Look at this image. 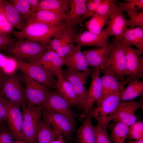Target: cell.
Masks as SVG:
<instances>
[{
  "mask_svg": "<svg viewBox=\"0 0 143 143\" xmlns=\"http://www.w3.org/2000/svg\"><path fill=\"white\" fill-rule=\"evenodd\" d=\"M5 128L2 126V124H0V131Z\"/></svg>",
  "mask_w": 143,
  "mask_h": 143,
  "instance_id": "cell-52",
  "label": "cell"
},
{
  "mask_svg": "<svg viewBox=\"0 0 143 143\" xmlns=\"http://www.w3.org/2000/svg\"><path fill=\"white\" fill-rule=\"evenodd\" d=\"M32 63L36 64L57 77L62 76V66L64 65V58L56 52L48 50Z\"/></svg>",
  "mask_w": 143,
  "mask_h": 143,
  "instance_id": "cell-17",
  "label": "cell"
},
{
  "mask_svg": "<svg viewBox=\"0 0 143 143\" xmlns=\"http://www.w3.org/2000/svg\"><path fill=\"white\" fill-rule=\"evenodd\" d=\"M28 1L29 3L31 10L32 16L34 13L35 10L39 3L40 0H28Z\"/></svg>",
  "mask_w": 143,
  "mask_h": 143,
  "instance_id": "cell-47",
  "label": "cell"
},
{
  "mask_svg": "<svg viewBox=\"0 0 143 143\" xmlns=\"http://www.w3.org/2000/svg\"><path fill=\"white\" fill-rule=\"evenodd\" d=\"M42 105L44 109L61 114L71 120H75V113L70 108L66 101L57 91H51Z\"/></svg>",
  "mask_w": 143,
  "mask_h": 143,
  "instance_id": "cell-16",
  "label": "cell"
},
{
  "mask_svg": "<svg viewBox=\"0 0 143 143\" xmlns=\"http://www.w3.org/2000/svg\"><path fill=\"white\" fill-rule=\"evenodd\" d=\"M64 19V17L51 11L41 10L34 13L27 23L36 21L53 26H59L64 23L65 22L63 21Z\"/></svg>",
  "mask_w": 143,
  "mask_h": 143,
  "instance_id": "cell-27",
  "label": "cell"
},
{
  "mask_svg": "<svg viewBox=\"0 0 143 143\" xmlns=\"http://www.w3.org/2000/svg\"><path fill=\"white\" fill-rule=\"evenodd\" d=\"M5 13L8 20L14 28L22 30L26 24L10 0H3Z\"/></svg>",
  "mask_w": 143,
  "mask_h": 143,
  "instance_id": "cell-29",
  "label": "cell"
},
{
  "mask_svg": "<svg viewBox=\"0 0 143 143\" xmlns=\"http://www.w3.org/2000/svg\"><path fill=\"white\" fill-rule=\"evenodd\" d=\"M7 111L6 108L0 98V124L6 121Z\"/></svg>",
  "mask_w": 143,
  "mask_h": 143,
  "instance_id": "cell-46",
  "label": "cell"
},
{
  "mask_svg": "<svg viewBox=\"0 0 143 143\" xmlns=\"http://www.w3.org/2000/svg\"><path fill=\"white\" fill-rule=\"evenodd\" d=\"M57 91L68 103L69 106L79 107L78 98L73 86L62 76L57 78L55 84Z\"/></svg>",
  "mask_w": 143,
  "mask_h": 143,
  "instance_id": "cell-23",
  "label": "cell"
},
{
  "mask_svg": "<svg viewBox=\"0 0 143 143\" xmlns=\"http://www.w3.org/2000/svg\"><path fill=\"white\" fill-rule=\"evenodd\" d=\"M109 17V12L106 14L100 15L95 14L85 23L88 31L96 34L100 33L106 25Z\"/></svg>",
  "mask_w": 143,
  "mask_h": 143,
  "instance_id": "cell-31",
  "label": "cell"
},
{
  "mask_svg": "<svg viewBox=\"0 0 143 143\" xmlns=\"http://www.w3.org/2000/svg\"><path fill=\"white\" fill-rule=\"evenodd\" d=\"M92 72L89 69L87 71L72 73L69 72L67 69L62 70V77L69 82L73 86L78 99L79 107L83 110L86 104L87 96L86 83L88 78L91 75Z\"/></svg>",
  "mask_w": 143,
  "mask_h": 143,
  "instance_id": "cell-13",
  "label": "cell"
},
{
  "mask_svg": "<svg viewBox=\"0 0 143 143\" xmlns=\"http://www.w3.org/2000/svg\"><path fill=\"white\" fill-rule=\"evenodd\" d=\"M23 116V134L25 143H36L38 125L43 108L42 105L30 106L21 104Z\"/></svg>",
  "mask_w": 143,
  "mask_h": 143,
  "instance_id": "cell-4",
  "label": "cell"
},
{
  "mask_svg": "<svg viewBox=\"0 0 143 143\" xmlns=\"http://www.w3.org/2000/svg\"><path fill=\"white\" fill-rule=\"evenodd\" d=\"M42 115L43 120L66 139H71L75 131V120L52 110L44 109Z\"/></svg>",
  "mask_w": 143,
  "mask_h": 143,
  "instance_id": "cell-10",
  "label": "cell"
},
{
  "mask_svg": "<svg viewBox=\"0 0 143 143\" xmlns=\"http://www.w3.org/2000/svg\"><path fill=\"white\" fill-rule=\"evenodd\" d=\"M7 76L0 68V88Z\"/></svg>",
  "mask_w": 143,
  "mask_h": 143,
  "instance_id": "cell-50",
  "label": "cell"
},
{
  "mask_svg": "<svg viewBox=\"0 0 143 143\" xmlns=\"http://www.w3.org/2000/svg\"><path fill=\"white\" fill-rule=\"evenodd\" d=\"M15 31L14 28L6 16L3 0H0V33L9 35Z\"/></svg>",
  "mask_w": 143,
  "mask_h": 143,
  "instance_id": "cell-35",
  "label": "cell"
},
{
  "mask_svg": "<svg viewBox=\"0 0 143 143\" xmlns=\"http://www.w3.org/2000/svg\"><path fill=\"white\" fill-rule=\"evenodd\" d=\"M81 49V47L76 45L64 57V65L67 66L68 71L70 73L87 71L90 69L87 60Z\"/></svg>",
  "mask_w": 143,
  "mask_h": 143,
  "instance_id": "cell-18",
  "label": "cell"
},
{
  "mask_svg": "<svg viewBox=\"0 0 143 143\" xmlns=\"http://www.w3.org/2000/svg\"><path fill=\"white\" fill-rule=\"evenodd\" d=\"M62 135L60 133L50 143H66Z\"/></svg>",
  "mask_w": 143,
  "mask_h": 143,
  "instance_id": "cell-49",
  "label": "cell"
},
{
  "mask_svg": "<svg viewBox=\"0 0 143 143\" xmlns=\"http://www.w3.org/2000/svg\"><path fill=\"white\" fill-rule=\"evenodd\" d=\"M14 6L19 13L23 21L26 24L32 14L28 0H11Z\"/></svg>",
  "mask_w": 143,
  "mask_h": 143,
  "instance_id": "cell-33",
  "label": "cell"
},
{
  "mask_svg": "<svg viewBox=\"0 0 143 143\" xmlns=\"http://www.w3.org/2000/svg\"><path fill=\"white\" fill-rule=\"evenodd\" d=\"M69 0H41L35 12L41 10L49 11L65 17L68 12Z\"/></svg>",
  "mask_w": 143,
  "mask_h": 143,
  "instance_id": "cell-24",
  "label": "cell"
},
{
  "mask_svg": "<svg viewBox=\"0 0 143 143\" xmlns=\"http://www.w3.org/2000/svg\"><path fill=\"white\" fill-rule=\"evenodd\" d=\"M125 2L114 0V2L123 11L126 12L133 11H143V0H127Z\"/></svg>",
  "mask_w": 143,
  "mask_h": 143,
  "instance_id": "cell-34",
  "label": "cell"
},
{
  "mask_svg": "<svg viewBox=\"0 0 143 143\" xmlns=\"http://www.w3.org/2000/svg\"><path fill=\"white\" fill-rule=\"evenodd\" d=\"M22 79L25 86V102L26 105L37 106L42 105L48 97L50 89L24 74Z\"/></svg>",
  "mask_w": 143,
  "mask_h": 143,
  "instance_id": "cell-5",
  "label": "cell"
},
{
  "mask_svg": "<svg viewBox=\"0 0 143 143\" xmlns=\"http://www.w3.org/2000/svg\"><path fill=\"white\" fill-rule=\"evenodd\" d=\"M66 26H55L36 21L27 23L21 30L12 34L18 40L28 39L44 44H47L52 37L58 35Z\"/></svg>",
  "mask_w": 143,
  "mask_h": 143,
  "instance_id": "cell-1",
  "label": "cell"
},
{
  "mask_svg": "<svg viewBox=\"0 0 143 143\" xmlns=\"http://www.w3.org/2000/svg\"><path fill=\"white\" fill-rule=\"evenodd\" d=\"M96 143H112L109 136L107 129L97 123L95 126H93Z\"/></svg>",
  "mask_w": 143,
  "mask_h": 143,
  "instance_id": "cell-39",
  "label": "cell"
},
{
  "mask_svg": "<svg viewBox=\"0 0 143 143\" xmlns=\"http://www.w3.org/2000/svg\"><path fill=\"white\" fill-rule=\"evenodd\" d=\"M129 126L122 123L115 122L110 128V137L112 143H125Z\"/></svg>",
  "mask_w": 143,
  "mask_h": 143,
  "instance_id": "cell-32",
  "label": "cell"
},
{
  "mask_svg": "<svg viewBox=\"0 0 143 143\" xmlns=\"http://www.w3.org/2000/svg\"><path fill=\"white\" fill-rule=\"evenodd\" d=\"M17 40L10 36L0 33V51H5Z\"/></svg>",
  "mask_w": 143,
  "mask_h": 143,
  "instance_id": "cell-41",
  "label": "cell"
},
{
  "mask_svg": "<svg viewBox=\"0 0 143 143\" xmlns=\"http://www.w3.org/2000/svg\"><path fill=\"white\" fill-rule=\"evenodd\" d=\"M15 140L10 131L5 128L0 131V143H14Z\"/></svg>",
  "mask_w": 143,
  "mask_h": 143,
  "instance_id": "cell-44",
  "label": "cell"
},
{
  "mask_svg": "<svg viewBox=\"0 0 143 143\" xmlns=\"http://www.w3.org/2000/svg\"><path fill=\"white\" fill-rule=\"evenodd\" d=\"M111 1L101 0V2L97 5L95 14L103 15L108 13L109 12Z\"/></svg>",
  "mask_w": 143,
  "mask_h": 143,
  "instance_id": "cell-43",
  "label": "cell"
},
{
  "mask_svg": "<svg viewBox=\"0 0 143 143\" xmlns=\"http://www.w3.org/2000/svg\"><path fill=\"white\" fill-rule=\"evenodd\" d=\"M127 85L122 93L121 101L133 100L142 96L143 93V82L140 80H131L127 83Z\"/></svg>",
  "mask_w": 143,
  "mask_h": 143,
  "instance_id": "cell-30",
  "label": "cell"
},
{
  "mask_svg": "<svg viewBox=\"0 0 143 143\" xmlns=\"http://www.w3.org/2000/svg\"><path fill=\"white\" fill-rule=\"evenodd\" d=\"M111 49V43L97 48L88 50L83 52L89 66L94 68H102L108 61Z\"/></svg>",
  "mask_w": 143,
  "mask_h": 143,
  "instance_id": "cell-19",
  "label": "cell"
},
{
  "mask_svg": "<svg viewBox=\"0 0 143 143\" xmlns=\"http://www.w3.org/2000/svg\"><path fill=\"white\" fill-rule=\"evenodd\" d=\"M128 143H143V141H135L130 140Z\"/></svg>",
  "mask_w": 143,
  "mask_h": 143,
  "instance_id": "cell-51",
  "label": "cell"
},
{
  "mask_svg": "<svg viewBox=\"0 0 143 143\" xmlns=\"http://www.w3.org/2000/svg\"><path fill=\"white\" fill-rule=\"evenodd\" d=\"M121 43L125 54L127 74L122 83L124 86L130 80H139L143 77V53L131 46Z\"/></svg>",
  "mask_w": 143,
  "mask_h": 143,
  "instance_id": "cell-7",
  "label": "cell"
},
{
  "mask_svg": "<svg viewBox=\"0 0 143 143\" xmlns=\"http://www.w3.org/2000/svg\"><path fill=\"white\" fill-rule=\"evenodd\" d=\"M0 95L20 106L25 101V88L15 74L7 77L0 88Z\"/></svg>",
  "mask_w": 143,
  "mask_h": 143,
  "instance_id": "cell-14",
  "label": "cell"
},
{
  "mask_svg": "<svg viewBox=\"0 0 143 143\" xmlns=\"http://www.w3.org/2000/svg\"><path fill=\"white\" fill-rule=\"evenodd\" d=\"M17 59L18 63V70H20L23 74L46 85L50 89L55 88L56 80L53 75L42 67L35 63L27 62Z\"/></svg>",
  "mask_w": 143,
  "mask_h": 143,
  "instance_id": "cell-12",
  "label": "cell"
},
{
  "mask_svg": "<svg viewBox=\"0 0 143 143\" xmlns=\"http://www.w3.org/2000/svg\"><path fill=\"white\" fill-rule=\"evenodd\" d=\"M127 138L129 140L143 141V123L136 122L129 126Z\"/></svg>",
  "mask_w": 143,
  "mask_h": 143,
  "instance_id": "cell-37",
  "label": "cell"
},
{
  "mask_svg": "<svg viewBox=\"0 0 143 143\" xmlns=\"http://www.w3.org/2000/svg\"><path fill=\"white\" fill-rule=\"evenodd\" d=\"M109 37L106 33L103 30L97 34L86 31L77 34L74 39V43L81 47L95 46L100 47L109 43L108 39Z\"/></svg>",
  "mask_w": 143,
  "mask_h": 143,
  "instance_id": "cell-22",
  "label": "cell"
},
{
  "mask_svg": "<svg viewBox=\"0 0 143 143\" xmlns=\"http://www.w3.org/2000/svg\"><path fill=\"white\" fill-rule=\"evenodd\" d=\"M18 68V63L16 59L8 56V61L5 66L1 69L7 76L15 74Z\"/></svg>",
  "mask_w": 143,
  "mask_h": 143,
  "instance_id": "cell-40",
  "label": "cell"
},
{
  "mask_svg": "<svg viewBox=\"0 0 143 143\" xmlns=\"http://www.w3.org/2000/svg\"><path fill=\"white\" fill-rule=\"evenodd\" d=\"M77 34L75 28H70L66 26L58 35L56 36L59 38L61 47L74 43V39Z\"/></svg>",
  "mask_w": 143,
  "mask_h": 143,
  "instance_id": "cell-36",
  "label": "cell"
},
{
  "mask_svg": "<svg viewBox=\"0 0 143 143\" xmlns=\"http://www.w3.org/2000/svg\"><path fill=\"white\" fill-rule=\"evenodd\" d=\"M125 16L127 20L128 26L130 28L137 27H143V11H133L128 12Z\"/></svg>",
  "mask_w": 143,
  "mask_h": 143,
  "instance_id": "cell-38",
  "label": "cell"
},
{
  "mask_svg": "<svg viewBox=\"0 0 143 143\" xmlns=\"http://www.w3.org/2000/svg\"><path fill=\"white\" fill-rule=\"evenodd\" d=\"M76 46L75 45L74 43H71L60 47L55 52L60 57L64 58L66 55L73 49Z\"/></svg>",
  "mask_w": 143,
  "mask_h": 143,
  "instance_id": "cell-45",
  "label": "cell"
},
{
  "mask_svg": "<svg viewBox=\"0 0 143 143\" xmlns=\"http://www.w3.org/2000/svg\"><path fill=\"white\" fill-rule=\"evenodd\" d=\"M143 101L141 99L138 101L133 100L126 101H121L119 103L113 120L119 122L128 126L136 122L137 118L135 113L139 108H143Z\"/></svg>",
  "mask_w": 143,
  "mask_h": 143,
  "instance_id": "cell-15",
  "label": "cell"
},
{
  "mask_svg": "<svg viewBox=\"0 0 143 143\" xmlns=\"http://www.w3.org/2000/svg\"><path fill=\"white\" fill-rule=\"evenodd\" d=\"M0 98L6 108V121L15 140L18 142L25 143L23 134V119L22 113L20 110L21 106L1 95Z\"/></svg>",
  "mask_w": 143,
  "mask_h": 143,
  "instance_id": "cell-8",
  "label": "cell"
},
{
  "mask_svg": "<svg viewBox=\"0 0 143 143\" xmlns=\"http://www.w3.org/2000/svg\"><path fill=\"white\" fill-rule=\"evenodd\" d=\"M86 10L85 14L82 17V22L88 17H92L95 14L97 6L94 0H86Z\"/></svg>",
  "mask_w": 143,
  "mask_h": 143,
  "instance_id": "cell-42",
  "label": "cell"
},
{
  "mask_svg": "<svg viewBox=\"0 0 143 143\" xmlns=\"http://www.w3.org/2000/svg\"><path fill=\"white\" fill-rule=\"evenodd\" d=\"M111 43V49L109 58L100 70L105 68L109 69L123 83L127 76L124 53L120 41L114 39Z\"/></svg>",
  "mask_w": 143,
  "mask_h": 143,
  "instance_id": "cell-6",
  "label": "cell"
},
{
  "mask_svg": "<svg viewBox=\"0 0 143 143\" xmlns=\"http://www.w3.org/2000/svg\"><path fill=\"white\" fill-rule=\"evenodd\" d=\"M48 50L47 44L24 39L18 40L4 51L9 56L30 63L40 57Z\"/></svg>",
  "mask_w": 143,
  "mask_h": 143,
  "instance_id": "cell-2",
  "label": "cell"
},
{
  "mask_svg": "<svg viewBox=\"0 0 143 143\" xmlns=\"http://www.w3.org/2000/svg\"><path fill=\"white\" fill-rule=\"evenodd\" d=\"M101 73L100 68H95L91 75V82L87 91L86 104L79 118L80 120H83L89 115L95 103L98 106L102 101V88Z\"/></svg>",
  "mask_w": 143,
  "mask_h": 143,
  "instance_id": "cell-11",
  "label": "cell"
},
{
  "mask_svg": "<svg viewBox=\"0 0 143 143\" xmlns=\"http://www.w3.org/2000/svg\"><path fill=\"white\" fill-rule=\"evenodd\" d=\"M122 92L109 95L104 98L100 104L92 110L89 114L94 118L97 123L107 128L113 118L117 108L121 102Z\"/></svg>",
  "mask_w": 143,
  "mask_h": 143,
  "instance_id": "cell-3",
  "label": "cell"
},
{
  "mask_svg": "<svg viewBox=\"0 0 143 143\" xmlns=\"http://www.w3.org/2000/svg\"><path fill=\"white\" fill-rule=\"evenodd\" d=\"M86 0H69L70 9L65 15V23L67 27L75 28L82 22V17L86 10Z\"/></svg>",
  "mask_w": 143,
  "mask_h": 143,
  "instance_id": "cell-20",
  "label": "cell"
},
{
  "mask_svg": "<svg viewBox=\"0 0 143 143\" xmlns=\"http://www.w3.org/2000/svg\"><path fill=\"white\" fill-rule=\"evenodd\" d=\"M8 56L5 55L0 52V68L4 67L7 63Z\"/></svg>",
  "mask_w": 143,
  "mask_h": 143,
  "instance_id": "cell-48",
  "label": "cell"
},
{
  "mask_svg": "<svg viewBox=\"0 0 143 143\" xmlns=\"http://www.w3.org/2000/svg\"><path fill=\"white\" fill-rule=\"evenodd\" d=\"M89 114L83 120L76 131V143H96V137Z\"/></svg>",
  "mask_w": 143,
  "mask_h": 143,
  "instance_id": "cell-26",
  "label": "cell"
},
{
  "mask_svg": "<svg viewBox=\"0 0 143 143\" xmlns=\"http://www.w3.org/2000/svg\"><path fill=\"white\" fill-rule=\"evenodd\" d=\"M100 71L103 74L101 77L102 88V101L109 95L122 92L125 88L124 86L113 72L107 68Z\"/></svg>",
  "mask_w": 143,
  "mask_h": 143,
  "instance_id": "cell-21",
  "label": "cell"
},
{
  "mask_svg": "<svg viewBox=\"0 0 143 143\" xmlns=\"http://www.w3.org/2000/svg\"><path fill=\"white\" fill-rule=\"evenodd\" d=\"M125 15L112 0L110 5L109 17L106 26L103 29L108 36H113L117 41H121L122 35L127 28V20Z\"/></svg>",
  "mask_w": 143,
  "mask_h": 143,
  "instance_id": "cell-9",
  "label": "cell"
},
{
  "mask_svg": "<svg viewBox=\"0 0 143 143\" xmlns=\"http://www.w3.org/2000/svg\"><path fill=\"white\" fill-rule=\"evenodd\" d=\"M60 133L41 119L38 125L36 143H50Z\"/></svg>",
  "mask_w": 143,
  "mask_h": 143,
  "instance_id": "cell-28",
  "label": "cell"
},
{
  "mask_svg": "<svg viewBox=\"0 0 143 143\" xmlns=\"http://www.w3.org/2000/svg\"><path fill=\"white\" fill-rule=\"evenodd\" d=\"M125 44L136 47L141 52H143V27L126 28L122 35L120 41Z\"/></svg>",
  "mask_w": 143,
  "mask_h": 143,
  "instance_id": "cell-25",
  "label": "cell"
}]
</instances>
